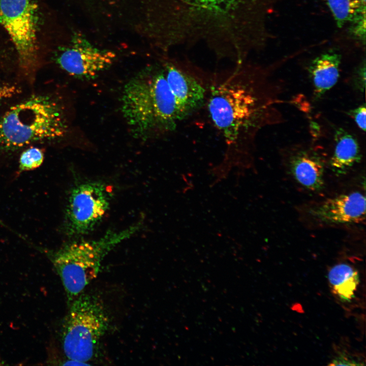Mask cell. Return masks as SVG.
Here are the masks:
<instances>
[{
  "mask_svg": "<svg viewBox=\"0 0 366 366\" xmlns=\"http://www.w3.org/2000/svg\"><path fill=\"white\" fill-rule=\"evenodd\" d=\"M211 74L205 106L223 139L219 166L229 173L254 167L255 142L265 126L280 122L277 86L264 69L247 60Z\"/></svg>",
  "mask_w": 366,
  "mask_h": 366,
  "instance_id": "1",
  "label": "cell"
},
{
  "mask_svg": "<svg viewBox=\"0 0 366 366\" xmlns=\"http://www.w3.org/2000/svg\"><path fill=\"white\" fill-rule=\"evenodd\" d=\"M280 0H163L168 47L204 45L218 59L242 57L267 34L266 20Z\"/></svg>",
  "mask_w": 366,
  "mask_h": 366,
  "instance_id": "2",
  "label": "cell"
},
{
  "mask_svg": "<svg viewBox=\"0 0 366 366\" xmlns=\"http://www.w3.org/2000/svg\"><path fill=\"white\" fill-rule=\"evenodd\" d=\"M121 110L127 124L138 137L175 130L180 120L163 66L141 73L125 85Z\"/></svg>",
  "mask_w": 366,
  "mask_h": 366,
  "instance_id": "3",
  "label": "cell"
},
{
  "mask_svg": "<svg viewBox=\"0 0 366 366\" xmlns=\"http://www.w3.org/2000/svg\"><path fill=\"white\" fill-rule=\"evenodd\" d=\"M68 128L64 109L51 95H34L10 107L0 118V149L14 150L54 140Z\"/></svg>",
  "mask_w": 366,
  "mask_h": 366,
  "instance_id": "4",
  "label": "cell"
},
{
  "mask_svg": "<svg viewBox=\"0 0 366 366\" xmlns=\"http://www.w3.org/2000/svg\"><path fill=\"white\" fill-rule=\"evenodd\" d=\"M141 223L119 231H109L100 238L75 241L53 252L51 260L70 303L98 276L102 262L117 245L133 236Z\"/></svg>",
  "mask_w": 366,
  "mask_h": 366,
  "instance_id": "5",
  "label": "cell"
},
{
  "mask_svg": "<svg viewBox=\"0 0 366 366\" xmlns=\"http://www.w3.org/2000/svg\"><path fill=\"white\" fill-rule=\"evenodd\" d=\"M62 329V343L67 358L79 365L95 356L101 338L108 329L109 319L102 300L97 296L81 293L70 303Z\"/></svg>",
  "mask_w": 366,
  "mask_h": 366,
  "instance_id": "6",
  "label": "cell"
},
{
  "mask_svg": "<svg viewBox=\"0 0 366 366\" xmlns=\"http://www.w3.org/2000/svg\"><path fill=\"white\" fill-rule=\"evenodd\" d=\"M36 12L33 0H0V23L13 42L21 71L28 76L38 64Z\"/></svg>",
  "mask_w": 366,
  "mask_h": 366,
  "instance_id": "7",
  "label": "cell"
},
{
  "mask_svg": "<svg viewBox=\"0 0 366 366\" xmlns=\"http://www.w3.org/2000/svg\"><path fill=\"white\" fill-rule=\"evenodd\" d=\"M163 65L181 121L205 106L211 74L187 59L170 58Z\"/></svg>",
  "mask_w": 366,
  "mask_h": 366,
  "instance_id": "8",
  "label": "cell"
},
{
  "mask_svg": "<svg viewBox=\"0 0 366 366\" xmlns=\"http://www.w3.org/2000/svg\"><path fill=\"white\" fill-rule=\"evenodd\" d=\"M110 194L101 182L78 183L71 189L67 205L65 230L69 236H79L91 232L106 215Z\"/></svg>",
  "mask_w": 366,
  "mask_h": 366,
  "instance_id": "9",
  "label": "cell"
},
{
  "mask_svg": "<svg viewBox=\"0 0 366 366\" xmlns=\"http://www.w3.org/2000/svg\"><path fill=\"white\" fill-rule=\"evenodd\" d=\"M303 215L320 226L361 223L365 220V196L359 192L342 194L307 206Z\"/></svg>",
  "mask_w": 366,
  "mask_h": 366,
  "instance_id": "10",
  "label": "cell"
},
{
  "mask_svg": "<svg viewBox=\"0 0 366 366\" xmlns=\"http://www.w3.org/2000/svg\"><path fill=\"white\" fill-rule=\"evenodd\" d=\"M114 53L101 50L81 37L74 38L71 44L57 55V65L70 75L90 79L108 68L114 61Z\"/></svg>",
  "mask_w": 366,
  "mask_h": 366,
  "instance_id": "11",
  "label": "cell"
},
{
  "mask_svg": "<svg viewBox=\"0 0 366 366\" xmlns=\"http://www.w3.org/2000/svg\"><path fill=\"white\" fill-rule=\"evenodd\" d=\"M284 163L288 173L301 188L311 192L324 188L325 162L316 150L303 146L290 148L284 152Z\"/></svg>",
  "mask_w": 366,
  "mask_h": 366,
  "instance_id": "12",
  "label": "cell"
},
{
  "mask_svg": "<svg viewBox=\"0 0 366 366\" xmlns=\"http://www.w3.org/2000/svg\"><path fill=\"white\" fill-rule=\"evenodd\" d=\"M341 58L340 53L329 50L310 63L308 70L316 97H321L337 83L340 76Z\"/></svg>",
  "mask_w": 366,
  "mask_h": 366,
  "instance_id": "13",
  "label": "cell"
},
{
  "mask_svg": "<svg viewBox=\"0 0 366 366\" xmlns=\"http://www.w3.org/2000/svg\"><path fill=\"white\" fill-rule=\"evenodd\" d=\"M334 142L329 166L336 175L345 174L361 160L360 146L357 139L342 128L336 130Z\"/></svg>",
  "mask_w": 366,
  "mask_h": 366,
  "instance_id": "14",
  "label": "cell"
},
{
  "mask_svg": "<svg viewBox=\"0 0 366 366\" xmlns=\"http://www.w3.org/2000/svg\"><path fill=\"white\" fill-rule=\"evenodd\" d=\"M328 279L333 292L341 300L350 301L354 297L359 277L352 266L347 263L334 265L328 271Z\"/></svg>",
  "mask_w": 366,
  "mask_h": 366,
  "instance_id": "15",
  "label": "cell"
},
{
  "mask_svg": "<svg viewBox=\"0 0 366 366\" xmlns=\"http://www.w3.org/2000/svg\"><path fill=\"white\" fill-rule=\"evenodd\" d=\"M336 23L341 28L365 15V5L358 0H323Z\"/></svg>",
  "mask_w": 366,
  "mask_h": 366,
  "instance_id": "16",
  "label": "cell"
},
{
  "mask_svg": "<svg viewBox=\"0 0 366 366\" xmlns=\"http://www.w3.org/2000/svg\"><path fill=\"white\" fill-rule=\"evenodd\" d=\"M44 159V154L41 148L36 147L27 148L20 155L19 160V172L36 169L41 165Z\"/></svg>",
  "mask_w": 366,
  "mask_h": 366,
  "instance_id": "17",
  "label": "cell"
},
{
  "mask_svg": "<svg viewBox=\"0 0 366 366\" xmlns=\"http://www.w3.org/2000/svg\"><path fill=\"white\" fill-rule=\"evenodd\" d=\"M365 17L357 19L352 23L350 32L354 37L365 43Z\"/></svg>",
  "mask_w": 366,
  "mask_h": 366,
  "instance_id": "18",
  "label": "cell"
},
{
  "mask_svg": "<svg viewBox=\"0 0 366 366\" xmlns=\"http://www.w3.org/2000/svg\"><path fill=\"white\" fill-rule=\"evenodd\" d=\"M348 114L353 118L357 126L361 130L365 131L366 114L365 105H361L354 109L350 110Z\"/></svg>",
  "mask_w": 366,
  "mask_h": 366,
  "instance_id": "19",
  "label": "cell"
},
{
  "mask_svg": "<svg viewBox=\"0 0 366 366\" xmlns=\"http://www.w3.org/2000/svg\"><path fill=\"white\" fill-rule=\"evenodd\" d=\"M20 93V89L15 85L0 83V103Z\"/></svg>",
  "mask_w": 366,
  "mask_h": 366,
  "instance_id": "20",
  "label": "cell"
},
{
  "mask_svg": "<svg viewBox=\"0 0 366 366\" xmlns=\"http://www.w3.org/2000/svg\"><path fill=\"white\" fill-rule=\"evenodd\" d=\"M353 357L348 354L342 353L338 355L330 365H361Z\"/></svg>",
  "mask_w": 366,
  "mask_h": 366,
  "instance_id": "21",
  "label": "cell"
},
{
  "mask_svg": "<svg viewBox=\"0 0 366 366\" xmlns=\"http://www.w3.org/2000/svg\"><path fill=\"white\" fill-rule=\"evenodd\" d=\"M365 64L364 63V65L362 66H361L357 71V75L356 76L357 77V82H358V85L359 87V88L361 89H364V85H365Z\"/></svg>",
  "mask_w": 366,
  "mask_h": 366,
  "instance_id": "22",
  "label": "cell"
},
{
  "mask_svg": "<svg viewBox=\"0 0 366 366\" xmlns=\"http://www.w3.org/2000/svg\"><path fill=\"white\" fill-rule=\"evenodd\" d=\"M360 1L362 4L365 5V0H358Z\"/></svg>",
  "mask_w": 366,
  "mask_h": 366,
  "instance_id": "23",
  "label": "cell"
}]
</instances>
